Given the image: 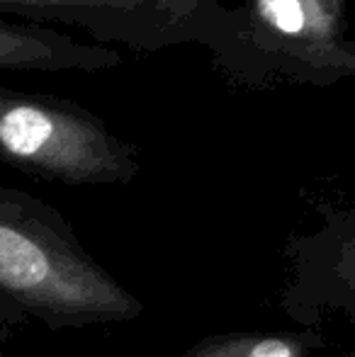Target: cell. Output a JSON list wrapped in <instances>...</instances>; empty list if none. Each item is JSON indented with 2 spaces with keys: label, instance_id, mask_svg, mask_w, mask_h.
I'll return each instance as SVG.
<instances>
[{
  "label": "cell",
  "instance_id": "cell-6",
  "mask_svg": "<svg viewBox=\"0 0 355 357\" xmlns=\"http://www.w3.org/2000/svg\"><path fill=\"white\" fill-rule=\"evenodd\" d=\"M326 350L322 328L232 331L199 338L180 357H317Z\"/></svg>",
  "mask_w": 355,
  "mask_h": 357
},
{
  "label": "cell",
  "instance_id": "cell-10",
  "mask_svg": "<svg viewBox=\"0 0 355 357\" xmlns=\"http://www.w3.org/2000/svg\"><path fill=\"white\" fill-rule=\"evenodd\" d=\"M343 357H355V350H351V353H346V355H343Z\"/></svg>",
  "mask_w": 355,
  "mask_h": 357
},
{
  "label": "cell",
  "instance_id": "cell-8",
  "mask_svg": "<svg viewBox=\"0 0 355 357\" xmlns=\"http://www.w3.org/2000/svg\"><path fill=\"white\" fill-rule=\"evenodd\" d=\"M324 83L336 78H355V42H343L322 66Z\"/></svg>",
  "mask_w": 355,
  "mask_h": 357
},
{
  "label": "cell",
  "instance_id": "cell-7",
  "mask_svg": "<svg viewBox=\"0 0 355 357\" xmlns=\"http://www.w3.org/2000/svg\"><path fill=\"white\" fill-rule=\"evenodd\" d=\"M0 13L78 24L95 39H103L107 27L105 0H0Z\"/></svg>",
  "mask_w": 355,
  "mask_h": 357
},
{
  "label": "cell",
  "instance_id": "cell-1",
  "mask_svg": "<svg viewBox=\"0 0 355 357\" xmlns=\"http://www.w3.org/2000/svg\"><path fill=\"white\" fill-rule=\"evenodd\" d=\"M0 306L49 331L127 324L144 301L83 248L71 221L0 185Z\"/></svg>",
  "mask_w": 355,
  "mask_h": 357
},
{
  "label": "cell",
  "instance_id": "cell-2",
  "mask_svg": "<svg viewBox=\"0 0 355 357\" xmlns=\"http://www.w3.org/2000/svg\"><path fill=\"white\" fill-rule=\"evenodd\" d=\"M0 163L61 185H129L142 170L134 144L98 114L47 93L0 85Z\"/></svg>",
  "mask_w": 355,
  "mask_h": 357
},
{
  "label": "cell",
  "instance_id": "cell-11",
  "mask_svg": "<svg viewBox=\"0 0 355 357\" xmlns=\"http://www.w3.org/2000/svg\"><path fill=\"white\" fill-rule=\"evenodd\" d=\"M0 357H5V355H3V350H0Z\"/></svg>",
  "mask_w": 355,
  "mask_h": 357
},
{
  "label": "cell",
  "instance_id": "cell-4",
  "mask_svg": "<svg viewBox=\"0 0 355 357\" xmlns=\"http://www.w3.org/2000/svg\"><path fill=\"white\" fill-rule=\"evenodd\" d=\"M348 0H246L241 34L280 61V73L322 83V66L346 39Z\"/></svg>",
  "mask_w": 355,
  "mask_h": 357
},
{
  "label": "cell",
  "instance_id": "cell-3",
  "mask_svg": "<svg viewBox=\"0 0 355 357\" xmlns=\"http://www.w3.org/2000/svg\"><path fill=\"white\" fill-rule=\"evenodd\" d=\"M319 212L317 229L292 234L282 245L280 309L302 328H319L326 319L355 326V199Z\"/></svg>",
  "mask_w": 355,
  "mask_h": 357
},
{
  "label": "cell",
  "instance_id": "cell-5",
  "mask_svg": "<svg viewBox=\"0 0 355 357\" xmlns=\"http://www.w3.org/2000/svg\"><path fill=\"white\" fill-rule=\"evenodd\" d=\"M119 63L122 54L103 44H83L44 24L0 17V71L100 73Z\"/></svg>",
  "mask_w": 355,
  "mask_h": 357
},
{
  "label": "cell",
  "instance_id": "cell-9",
  "mask_svg": "<svg viewBox=\"0 0 355 357\" xmlns=\"http://www.w3.org/2000/svg\"><path fill=\"white\" fill-rule=\"evenodd\" d=\"M3 309H5V306H3ZM13 316H15V314H13ZM5 335H8V331H5V328H0V340H3Z\"/></svg>",
  "mask_w": 355,
  "mask_h": 357
}]
</instances>
